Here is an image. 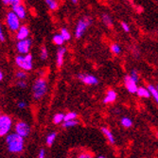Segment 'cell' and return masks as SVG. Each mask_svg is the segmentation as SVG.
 <instances>
[{"label":"cell","instance_id":"obj_33","mask_svg":"<svg viewBox=\"0 0 158 158\" xmlns=\"http://www.w3.org/2000/svg\"><path fill=\"white\" fill-rule=\"evenodd\" d=\"M17 106H18V108H20V109H25V108L27 107V103H26L25 102H19L18 104H17Z\"/></svg>","mask_w":158,"mask_h":158},{"label":"cell","instance_id":"obj_42","mask_svg":"<svg viewBox=\"0 0 158 158\" xmlns=\"http://www.w3.org/2000/svg\"><path fill=\"white\" fill-rule=\"evenodd\" d=\"M156 136L158 137V133H156Z\"/></svg>","mask_w":158,"mask_h":158},{"label":"cell","instance_id":"obj_5","mask_svg":"<svg viewBox=\"0 0 158 158\" xmlns=\"http://www.w3.org/2000/svg\"><path fill=\"white\" fill-rule=\"evenodd\" d=\"M12 125V120L10 117L7 116V114H2L0 117V135L4 136L8 135V133L10 131Z\"/></svg>","mask_w":158,"mask_h":158},{"label":"cell","instance_id":"obj_14","mask_svg":"<svg viewBox=\"0 0 158 158\" xmlns=\"http://www.w3.org/2000/svg\"><path fill=\"white\" fill-rule=\"evenodd\" d=\"M117 97H118V95H117L116 91H114V90L111 89V90H109L107 92V94H106V96H105V98L103 99V102L104 103H112L117 99Z\"/></svg>","mask_w":158,"mask_h":158},{"label":"cell","instance_id":"obj_23","mask_svg":"<svg viewBox=\"0 0 158 158\" xmlns=\"http://www.w3.org/2000/svg\"><path fill=\"white\" fill-rule=\"evenodd\" d=\"M55 138H56V133L53 132V133H50L48 136H47V144L48 146H51L54 141H55Z\"/></svg>","mask_w":158,"mask_h":158},{"label":"cell","instance_id":"obj_6","mask_svg":"<svg viewBox=\"0 0 158 158\" xmlns=\"http://www.w3.org/2000/svg\"><path fill=\"white\" fill-rule=\"evenodd\" d=\"M91 19L88 17H84L82 19H81L76 27V30H75V36L76 38H81L83 33L85 32V31L87 30V27L91 25Z\"/></svg>","mask_w":158,"mask_h":158},{"label":"cell","instance_id":"obj_37","mask_svg":"<svg viewBox=\"0 0 158 158\" xmlns=\"http://www.w3.org/2000/svg\"><path fill=\"white\" fill-rule=\"evenodd\" d=\"M2 3H3V4H5V5H10V6H11L12 0H3Z\"/></svg>","mask_w":158,"mask_h":158},{"label":"cell","instance_id":"obj_35","mask_svg":"<svg viewBox=\"0 0 158 158\" xmlns=\"http://www.w3.org/2000/svg\"><path fill=\"white\" fill-rule=\"evenodd\" d=\"M18 86L21 88H26L27 87V83L25 81H18Z\"/></svg>","mask_w":158,"mask_h":158},{"label":"cell","instance_id":"obj_17","mask_svg":"<svg viewBox=\"0 0 158 158\" xmlns=\"http://www.w3.org/2000/svg\"><path fill=\"white\" fill-rule=\"evenodd\" d=\"M52 41L55 45L57 46H62L64 44V39L63 38V36L61 34H55L52 38Z\"/></svg>","mask_w":158,"mask_h":158},{"label":"cell","instance_id":"obj_39","mask_svg":"<svg viewBox=\"0 0 158 158\" xmlns=\"http://www.w3.org/2000/svg\"><path fill=\"white\" fill-rule=\"evenodd\" d=\"M72 3H73V4H77L78 1H77V0H72Z\"/></svg>","mask_w":158,"mask_h":158},{"label":"cell","instance_id":"obj_28","mask_svg":"<svg viewBox=\"0 0 158 158\" xmlns=\"http://www.w3.org/2000/svg\"><path fill=\"white\" fill-rule=\"evenodd\" d=\"M48 50L46 48H42V50H41V59L42 60H46L48 59Z\"/></svg>","mask_w":158,"mask_h":158},{"label":"cell","instance_id":"obj_31","mask_svg":"<svg viewBox=\"0 0 158 158\" xmlns=\"http://www.w3.org/2000/svg\"><path fill=\"white\" fill-rule=\"evenodd\" d=\"M78 158H93V156L88 152H82L79 155Z\"/></svg>","mask_w":158,"mask_h":158},{"label":"cell","instance_id":"obj_13","mask_svg":"<svg viewBox=\"0 0 158 158\" xmlns=\"http://www.w3.org/2000/svg\"><path fill=\"white\" fill-rule=\"evenodd\" d=\"M66 49L64 48H60L57 51V66L61 67L64 64V58L65 54Z\"/></svg>","mask_w":158,"mask_h":158},{"label":"cell","instance_id":"obj_7","mask_svg":"<svg viewBox=\"0 0 158 158\" xmlns=\"http://www.w3.org/2000/svg\"><path fill=\"white\" fill-rule=\"evenodd\" d=\"M15 134L19 135L22 137H27L31 133V127L27 123H26L25 121H18L15 124Z\"/></svg>","mask_w":158,"mask_h":158},{"label":"cell","instance_id":"obj_29","mask_svg":"<svg viewBox=\"0 0 158 158\" xmlns=\"http://www.w3.org/2000/svg\"><path fill=\"white\" fill-rule=\"evenodd\" d=\"M16 78L19 81H23L27 78V74L24 72V71H18V72L16 73Z\"/></svg>","mask_w":158,"mask_h":158},{"label":"cell","instance_id":"obj_30","mask_svg":"<svg viewBox=\"0 0 158 158\" xmlns=\"http://www.w3.org/2000/svg\"><path fill=\"white\" fill-rule=\"evenodd\" d=\"M121 27H122V28L124 30V31H126V32L130 31V27H129V25L126 22H122L121 23Z\"/></svg>","mask_w":158,"mask_h":158},{"label":"cell","instance_id":"obj_36","mask_svg":"<svg viewBox=\"0 0 158 158\" xmlns=\"http://www.w3.org/2000/svg\"><path fill=\"white\" fill-rule=\"evenodd\" d=\"M0 41H1V43H3L5 41V36H4V33H3V30L1 28L0 30Z\"/></svg>","mask_w":158,"mask_h":158},{"label":"cell","instance_id":"obj_18","mask_svg":"<svg viewBox=\"0 0 158 158\" xmlns=\"http://www.w3.org/2000/svg\"><path fill=\"white\" fill-rule=\"evenodd\" d=\"M148 90L150 91L151 95H152V96L153 97V98L155 99V102L158 103V92H157V90H156V87H154L153 85L150 84V85H148Z\"/></svg>","mask_w":158,"mask_h":158},{"label":"cell","instance_id":"obj_38","mask_svg":"<svg viewBox=\"0 0 158 158\" xmlns=\"http://www.w3.org/2000/svg\"><path fill=\"white\" fill-rule=\"evenodd\" d=\"M0 81H3V72H0Z\"/></svg>","mask_w":158,"mask_h":158},{"label":"cell","instance_id":"obj_25","mask_svg":"<svg viewBox=\"0 0 158 158\" xmlns=\"http://www.w3.org/2000/svg\"><path fill=\"white\" fill-rule=\"evenodd\" d=\"M102 20L104 22V24L108 27H111L113 25V21H112V18L108 15L107 13H103L102 14Z\"/></svg>","mask_w":158,"mask_h":158},{"label":"cell","instance_id":"obj_9","mask_svg":"<svg viewBox=\"0 0 158 158\" xmlns=\"http://www.w3.org/2000/svg\"><path fill=\"white\" fill-rule=\"evenodd\" d=\"M124 83H125L127 90L130 93H132V94L137 93L138 87H137L136 81L131 77V75H128L124 78Z\"/></svg>","mask_w":158,"mask_h":158},{"label":"cell","instance_id":"obj_21","mask_svg":"<svg viewBox=\"0 0 158 158\" xmlns=\"http://www.w3.org/2000/svg\"><path fill=\"white\" fill-rule=\"evenodd\" d=\"M120 122H121V125H122L123 127H125V128H130V127H132V125H133L132 119H131V118H122Z\"/></svg>","mask_w":158,"mask_h":158},{"label":"cell","instance_id":"obj_19","mask_svg":"<svg viewBox=\"0 0 158 158\" xmlns=\"http://www.w3.org/2000/svg\"><path fill=\"white\" fill-rule=\"evenodd\" d=\"M64 114H56L53 118V122L55 124H60L62 122H64Z\"/></svg>","mask_w":158,"mask_h":158},{"label":"cell","instance_id":"obj_41","mask_svg":"<svg viewBox=\"0 0 158 158\" xmlns=\"http://www.w3.org/2000/svg\"><path fill=\"white\" fill-rule=\"evenodd\" d=\"M156 90H157V92H158V85L156 86Z\"/></svg>","mask_w":158,"mask_h":158},{"label":"cell","instance_id":"obj_20","mask_svg":"<svg viewBox=\"0 0 158 158\" xmlns=\"http://www.w3.org/2000/svg\"><path fill=\"white\" fill-rule=\"evenodd\" d=\"M77 117H78L77 113H75V112H69V113H67L64 116V122L65 121H69V120H74V119L77 118Z\"/></svg>","mask_w":158,"mask_h":158},{"label":"cell","instance_id":"obj_27","mask_svg":"<svg viewBox=\"0 0 158 158\" xmlns=\"http://www.w3.org/2000/svg\"><path fill=\"white\" fill-rule=\"evenodd\" d=\"M111 51L114 54H117L118 55V54H119L121 52V48L118 45H117V44H113L111 46Z\"/></svg>","mask_w":158,"mask_h":158},{"label":"cell","instance_id":"obj_34","mask_svg":"<svg viewBox=\"0 0 158 158\" xmlns=\"http://www.w3.org/2000/svg\"><path fill=\"white\" fill-rule=\"evenodd\" d=\"M46 156V152L44 149L40 150V152H39V155H38V158H45Z\"/></svg>","mask_w":158,"mask_h":158},{"label":"cell","instance_id":"obj_40","mask_svg":"<svg viewBox=\"0 0 158 158\" xmlns=\"http://www.w3.org/2000/svg\"><path fill=\"white\" fill-rule=\"evenodd\" d=\"M98 158H106V157H104V156H98Z\"/></svg>","mask_w":158,"mask_h":158},{"label":"cell","instance_id":"obj_16","mask_svg":"<svg viewBox=\"0 0 158 158\" xmlns=\"http://www.w3.org/2000/svg\"><path fill=\"white\" fill-rule=\"evenodd\" d=\"M136 94L138 95V97H141V98H150V95H151L148 88H145V87H138Z\"/></svg>","mask_w":158,"mask_h":158},{"label":"cell","instance_id":"obj_15","mask_svg":"<svg viewBox=\"0 0 158 158\" xmlns=\"http://www.w3.org/2000/svg\"><path fill=\"white\" fill-rule=\"evenodd\" d=\"M102 133L104 134V135L106 136V138L109 140V142L111 143V144H114V135L112 134V132L109 130V129L107 128H102Z\"/></svg>","mask_w":158,"mask_h":158},{"label":"cell","instance_id":"obj_8","mask_svg":"<svg viewBox=\"0 0 158 158\" xmlns=\"http://www.w3.org/2000/svg\"><path fill=\"white\" fill-rule=\"evenodd\" d=\"M31 39H26V40H23V41H18L17 45H16V48H17V51L23 55H27V54H30L28 51L31 49Z\"/></svg>","mask_w":158,"mask_h":158},{"label":"cell","instance_id":"obj_11","mask_svg":"<svg viewBox=\"0 0 158 158\" xmlns=\"http://www.w3.org/2000/svg\"><path fill=\"white\" fill-rule=\"evenodd\" d=\"M12 11L16 14L20 20H23V19H25L27 17L26 9H25V7L22 4H19V5H16V6L12 7Z\"/></svg>","mask_w":158,"mask_h":158},{"label":"cell","instance_id":"obj_4","mask_svg":"<svg viewBox=\"0 0 158 158\" xmlns=\"http://www.w3.org/2000/svg\"><path fill=\"white\" fill-rule=\"evenodd\" d=\"M6 23L8 27H10V30L12 31H18L19 28L21 27L20 26V19L18 16L14 13L12 10L9 11L6 15Z\"/></svg>","mask_w":158,"mask_h":158},{"label":"cell","instance_id":"obj_26","mask_svg":"<svg viewBox=\"0 0 158 158\" xmlns=\"http://www.w3.org/2000/svg\"><path fill=\"white\" fill-rule=\"evenodd\" d=\"M60 34L63 36V38L64 39V41H68V40H70V38H71V34H70V32L66 30V28H62Z\"/></svg>","mask_w":158,"mask_h":158},{"label":"cell","instance_id":"obj_12","mask_svg":"<svg viewBox=\"0 0 158 158\" xmlns=\"http://www.w3.org/2000/svg\"><path fill=\"white\" fill-rule=\"evenodd\" d=\"M28 34H30V30H28V27L27 26H21V27L19 28V31H17L16 38L19 41H23V40L27 39Z\"/></svg>","mask_w":158,"mask_h":158},{"label":"cell","instance_id":"obj_24","mask_svg":"<svg viewBox=\"0 0 158 158\" xmlns=\"http://www.w3.org/2000/svg\"><path fill=\"white\" fill-rule=\"evenodd\" d=\"M79 124V121L77 119H74V120H69V121H65L64 122L63 126L64 128H72V127H75L76 125Z\"/></svg>","mask_w":158,"mask_h":158},{"label":"cell","instance_id":"obj_2","mask_svg":"<svg viewBox=\"0 0 158 158\" xmlns=\"http://www.w3.org/2000/svg\"><path fill=\"white\" fill-rule=\"evenodd\" d=\"M48 90V85H47V81L45 79L43 78H39L37 79L32 86V94H33V98L35 99H40L44 97L47 93Z\"/></svg>","mask_w":158,"mask_h":158},{"label":"cell","instance_id":"obj_1","mask_svg":"<svg viewBox=\"0 0 158 158\" xmlns=\"http://www.w3.org/2000/svg\"><path fill=\"white\" fill-rule=\"evenodd\" d=\"M6 143L9 152L12 153H19L24 149V137L15 133L7 135Z\"/></svg>","mask_w":158,"mask_h":158},{"label":"cell","instance_id":"obj_32","mask_svg":"<svg viewBox=\"0 0 158 158\" xmlns=\"http://www.w3.org/2000/svg\"><path fill=\"white\" fill-rule=\"evenodd\" d=\"M131 77L137 82L138 81V75H137V73H136V71L135 70H133L132 71V73H131Z\"/></svg>","mask_w":158,"mask_h":158},{"label":"cell","instance_id":"obj_3","mask_svg":"<svg viewBox=\"0 0 158 158\" xmlns=\"http://www.w3.org/2000/svg\"><path fill=\"white\" fill-rule=\"evenodd\" d=\"M15 64L24 71L32 69V55H18L15 58Z\"/></svg>","mask_w":158,"mask_h":158},{"label":"cell","instance_id":"obj_22","mask_svg":"<svg viewBox=\"0 0 158 158\" xmlns=\"http://www.w3.org/2000/svg\"><path fill=\"white\" fill-rule=\"evenodd\" d=\"M45 3L48 6V8L50 10H56L57 8H58L59 4L57 1H55V0H46Z\"/></svg>","mask_w":158,"mask_h":158},{"label":"cell","instance_id":"obj_10","mask_svg":"<svg viewBox=\"0 0 158 158\" xmlns=\"http://www.w3.org/2000/svg\"><path fill=\"white\" fill-rule=\"evenodd\" d=\"M78 78L80 80H81L82 82H84L85 84H88V85H96V84L98 83V80L95 76L90 75V74H87V75L79 74Z\"/></svg>","mask_w":158,"mask_h":158}]
</instances>
